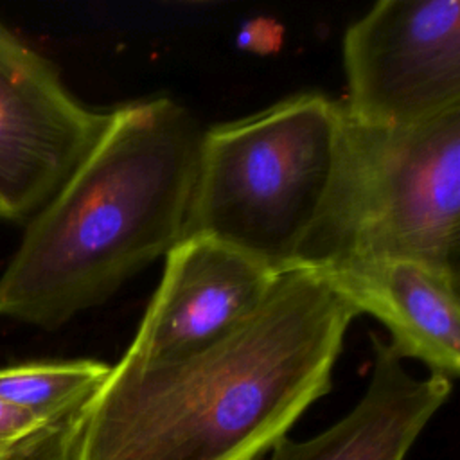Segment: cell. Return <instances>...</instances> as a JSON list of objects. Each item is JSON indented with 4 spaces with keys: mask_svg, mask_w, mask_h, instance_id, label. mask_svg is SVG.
<instances>
[{
    "mask_svg": "<svg viewBox=\"0 0 460 460\" xmlns=\"http://www.w3.org/2000/svg\"><path fill=\"white\" fill-rule=\"evenodd\" d=\"M343 106L320 92L203 131L181 239L208 237L277 273L298 257L325 208Z\"/></svg>",
    "mask_w": 460,
    "mask_h": 460,
    "instance_id": "3957f363",
    "label": "cell"
},
{
    "mask_svg": "<svg viewBox=\"0 0 460 460\" xmlns=\"http://www.w3.org/2000/svg\"><path fill=\"white\" fill-rule=\"evenodd\" d=\"M358 314L325 273H280L253 316L207 349L122 356L86 404L77 460H255L331 390Z\"/></svg>",
    "mask_w": 460,
    "mask_h": 460,
    "instance_id": "6da1fadb",
    "label": "cell"
},
{
    "mask_svg": "<svg viewBox=\"0 0 460 460\" xmlns=\"http://www.w3.org/2000/svg\"><path fill=\"white\" fill-rule=\"evenodd\" d=\"M84 411L47 422L0 401V460H77Z\"/></svg>",
    "mask_w": 460,
    "mask_h": 460,
    "instance_id": "8fae6325",
    "label": "cell"
},
{
    "mask_svg": "<svg viewBox=\"0 0 460 460\" xmlns=\"http://www.w3.org/2000/svg\"><path fill=\"white\" fill-rule=\"evenodd\" d=\"M374 367L359 402L336 424L309 440L280 438L270 460H404L406 453L447 401L451 381L431 374L413 377L402 359L377 336Z\"/></svg>",
    "mask_w": 460,
    "mask_h": 460,
    "instance_id": "9c48e42d",
    "label": "cell"
},
{
    "mask_svg": "<svg viewBox=\"0 0 460 460\" xmlns=\"http://www.w3.org/2000/svg\"><path fill=\"white\" fill-rule=\"evenodd\" d=\"M356 307L383 322L390 347L453 381L460 372L458 273L413 259H381L325 273Z\"/></svg>",
    "mask_w": 460,
    "mask_h": 460,
    "instance_id": "ba28073f",
    "label": "cell"
},
{
    "mask_svg": "<svg viewBox=\"0 0 460 460\" xmlns=\"http://www.w3.org/2000/svg\"><path fill=\"white\" fill-rule=\"evenodd\" d=\"M205 128L169 97L108 111L0 275V320L54 331L181 241Z\"/></svg>",
    "mask_w": 460,
    "mask_h": 460,
    "instance_id": "7a4b0ae2",
    "label": "cell"
},
{
    "mask_svg": "<svg viewBox=\"0 0 460 460\" xmlns=\"http://www.w3.org/2000/svg\"><path fill=\"white\" fill-rule=\"evenodd\" d=\"M458 257L460 106L402 128L363 126L343 110L334 181L296 268L413 259L458 273Z\"/></svg>",
    "mask_w": 460,
    "mask_h": 460,
    "instance_id": "277c9868",
    "label": "cell"
},
{
    "mask_svg": "<svg viewBox=\"0 0 460 460\" xmlns=\"http://www.w3.org/2000/svg\"><path fill=\"white\" fill-rule=\"evenodd\" d=\"M106 115L0 20V221L27 223L93 146Z\"/></svg>",
    "mask_w": 460,
    "mask_h": 460,
    "instance_id": "8992f818",
    "label": "cell"
},
{
    "mask_svg": "<svg viewBox=\"0 0 460 460\" xmlns=\"http://www.w3.org/2000/svg\"><path fill=\"white\" fill-rule=\"evenodd\" d=\"M111 365L97 359L29 361L0 368V401L41 420L59 422L79 413Z\"/></svg>",
    "mask_w": 460,
    "mask_h": 460,
    "instance_id": "30bf717a",
    "label": "cell"
},
{
    "mask_svg": "<svg viewBox=\"0 0 460 460\" xmlns=\"http://www.w3.org/2000/svg\"><path fill=\"white\" fill-rule=\"evenodd\" d=\"M279 277L219 241H178L165 253L162 280L124 356L156 363L207 349L253 316Z\"/></svg>",
    "mask_w": 460,
    "mask_h": 460,
    "instance_id": "52a82bcc",
    "label": "cell"
},
{
    "mask_svg": "<svg viewBox=\"0 0 460 460\" xmlns=\"http://www.w3.org/2000/svg\"><path fill=\"white\" fill-rule=\"evenodd\" d=\"M347 117L402 128L460 106V2L381 0L343 34Z\"/></svg>",
    "mask_w": 460,
    "mask_h": 460,
    "instance_id": "5b68a950",
    "label": "cell"
}]
</instances>
